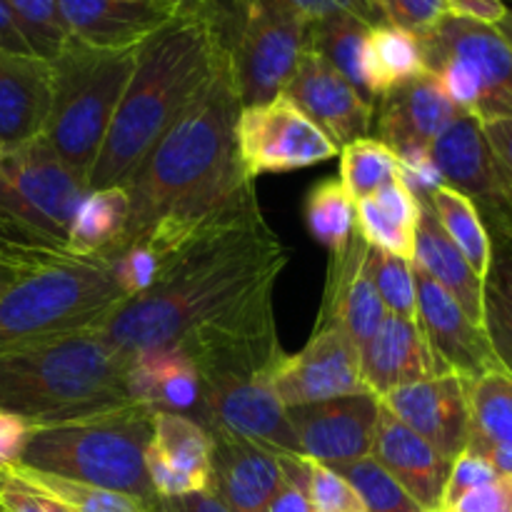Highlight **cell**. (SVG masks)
I'll return each instance as SVG.
<instances>
[{"label": "cell", "mask_w": 512, "mask_h": 512, "mask_svg": "<svg viewBox=\"0 0 512 512\" xmlns=\"http://www.w3.org/2000/svg\"><path fill=\"white\" fill-rule=\"evenodd\" d=\"M460 115L458 105L450 103L433 73L390 88L378 98L375 118L378 135L398 155L410 150H430L440 133Z\"/></svg>", "instance_id": "cell-22"}, {"label": "cell", "mask_w": 512, "mask_h": 512, "mask_svg": "<svg viewBox=\"0 0 512 512\" xmlns=\"http://www.w3.org/2000/svg\"><path fill=\"white\" fill-rule=\"evenodd\" d=\"M510 235H512V233H510Z\"/></svg>", "instance_id": "cell-60"}, {"label": "cell", "mask_w": 512, "mask_h": 512, "mask_svg": "<svg viewBox=\"0 0 512 512\" xmlns=\"http://www.w3.org/2000/svg\"><path fill=\"white\" fill-rule=\"evenodd\" d=\"M283 95L298 105L338 148L358 138H368L373 128L375 103H370L323 55L310 48L300 58Z\"/></svg>", "instance_id": "cell-14"}, {"label": "cell", "mask_w": 512, "mask_h": 512, "mask_svg": "<svg viewBox=\"0 0 512 512\" xmlns=\"http://www.w3.org/2000/svg\"><path fill=\"white\" fill-rule=\"evenodd\" d=\"M155 512H233L223 500L210 490H198V493L175 495V498H155Z\"/></svg>", "instance_id": "cell-50"}, {"label": "cell", "mask_w": 512, "mask_h": 512, "mask_svg": "<svg viewBox=\"0 0 512 512\" xmlns=\"http://www.w3.org/2000/svg\"><path fill=\"white\" fill-rule=\"evenodd\" d=\"M498 478V473L493 470V465L483 458V455L473 453V450H465L450 465L448 483L443 490V505L440 508H453L460 498H465L473 490L483 488L490 480Z\"/></svg>", "instance_id": "cell-44"}, {"label": "cell", "mask_w": 512, "mask_h": 512, "mask_svg": "<svg viewBox=\"0 0 512 512\" xmlns=\"http://www.w3.org/2000/svg\"><path fill=\"white\" fill-rule=\"evenodd\" d=\"M485 140L493 150L495 165H498L500 180L505 185V193L512 205V118H490L480 120Z\"/></svg>", "instance_id": "cell-48"}, {"label": "cell", "mask_w": 512, "mask_h": 512, "mask_svg": "<svg viewBox=\"0 0 512 512\" xmlns=\"http://www.w3.org/2000/svg\"><path fill=\"white\" fill-rule=\"evenodd\" d=\"M430 160L443 185L473 200L490 235L512 233V205L475 115L460 110L458 118L430 145Z\"/></svg>", "instance_id": "cell-11"}, {"label": "cell", "mask_w": 512, "mask_h": 512, "mask_svg": "<svg viewBox=\"0 0 512 512\" xmlns=\"http://www.w3.org/2000/svg\"><path fill=\"white\" fill-rule=\"evenodd\" d=\"M370 278L385 305V313L395 318L418 320V290H415L413 260L370 248Z\"/></svg>", "instance_id": "cell-38"}, {"label": "cell", "mask_w": 512, "mask_h": 512, "mask_svg": "<svg viewBox=\"0 0 512 512\" xmlns=\"http://www.w3.org/2000/svg\"><path fill=\"white\" fill-rule=\"evenodd\" d=\"M210 433L190 415L155 410L153 438L145 450V470L155 498L208 490Z\"/></svg>", "instance_id": "cell-19"}, {"label": "cell", "mask_w": 512, "mask_h": 512, "mask_svg": "<svg viewBox=\"0 0 512 512\" xmlns=\"http://www.w3.org/2000/svg\"><path fill=\"white\" fill-rule=\"evenodd\" d=\"M30 423L13 413L0 410V470L20 463L25 443H28Z\"/></svg>", "instance_id": "cell-49"}, {"label": "cell", "mask_w": 512, "mask_h": 512, "mask_svg": "<svg viewBox=\"0 0 512 512\" xmlns=\"http://www.w3.org/2000/svg\"><path fill=\"white\" fill-rule=\"evenodd\" d=\"M203 428H220L278 453L300 455L288 408L270 385V375H198Z\"/></svg>", "instance_id": "cell-10"}, {"label": "cell", "mask_w": 512, "mask_h": 512, "mask_svg": "<svg viewBox=\"0 0 512 512\" xmlns=\"http://www.w3.org/2000/svg\"><path fill=\"white\" fill-rule=\"evenodd\" d=\"M108 258L113 263L115 280H118L120 290L128 295V300L145 293L158 278L160 260L145 245H128L118 253H110Z\"/></svg>", "instance_id": "cell-42"}, {"label": "cell", "mask_w": 512, "mask_h": 512, "mask_svg": "<svg viewBox=\"0 0 512 512\" xmlns=\"http://www.w3.org/2000/svg\"><path fill=\"white\" fill-rule=\"evenodd\" d=\"M240 108L225 58L123 185L130 218L110 253L145 245L163 265L205 228L258 200L255 178L245 173L235 148Z\"/></svg>", "instance_id": "cell-1"}, {"label": "cell", "mask_w": 512, "mask_h": 512, "mask_svg": "<svg viewBox=\"0 0 512 512\" xmlns=\"http://www.w3.org/2000/svg\"><path fill=\"white\" fill-rule=\"evenodd\" d=\"M370 455L403 485L423 512H435L443 505V490L453 463L385 408H380Z\"/></svg>", "instance_id": "cell-25"}, {"label": "cell", "mask_w": 512, "mask_h": 512, "mask_svg": "<svg viewBox=\"0 0 512 512\" xmlns=\"http://www.w3.org/2000/svg\"><path fill=\"white\" fill-rule=\"evenodd\" d=\"M275 3L303 18L305 23H315V20H323L335 13H350L370 25L383 23L370 0H275Z\"/></svg>", "instance_id": "cell-46"}, {"label": "cell", "mask_w": 512, "mask_h": 512, "mask_svg": "<svg viewBox=\"0 0 512 512\" xmlns=\"http://www.w3.org/2000/svg\"><path fill=\"white\" fill-rule=\"evenodd\" d=\"M473 453L483 455L498 475H510L512 478V445H493V448L473 450Z\"/></svg>", "instance_id": "cell-53"}, {"label": "cell", "mask_w": 512, "mask_h": 512, "mask_svg": "<svg viewBox=\"0 0 512 512\" xmlns=\"http://www.w3.org/2000/svg\"><path fill=\"white\" fill-rule=\"evenodd\" d=\"M153 415L148 405L128 403L83 418L30 425L18 465L153 503L155 493L145 470Z\"/></svg>", "instance_id": "cell-5"}, {"label": "cell", "mask_w": 512, "mask_h": 512, "mask_svg": "<svg viewBox=\"0 0 512 512\" xmlns=\"http://www.w3.org/2000/svg\"><path fill=\"white\" fill-rule=\"evenodd\" d=\"M235 148L250 178L310 168L328 163L340 153L338 145L285 95L240 108Z\"/></svg>", "instance_id": "cell-9"}, {"label": "cell", "mask_w": 512, "mask_h": 512, "mask_svg": "<svg viewBox=\"0 0 512 512\" xmlns=\"http://www.w3.org/2000/svg\"><path fill=\"white\" fill-rule=\"evenodd\" d=\"M428 73L420 40L408 30L378 23L368 33V78L370 95L378 103L390 88Z\"/></svg>", "instance_id": "cell-32"}, {"label": "cell", "mask_w": 512, "mask_h": 512, "mask_svg": "<svg viewBox=\"0 0 512 512\" xmlns=\"http://www.w3.org/2000/svg\"><path fill=\"white\" fill-rule=\"evenodd\" d=\"M450 8H453V15L478 20L485 25H498L508 13L503 0H450Z\"/></svg>", "instance_id": "cell-51"}, {"label": "cell", "mask_w": 512, "mask_h": 512, "mask_svg": "<svg viewBox=\"0 0 512 512\" xmlns=\"http://www.w3.org/2000/svg\"><path fill=\"white\" fill-rule=\"evenodd\" d=\"M383 408L453 463L470 440L468 380L448 373L390 390Z\"/></svg>", "instance_id": "cell-16"}, {"label": "cell", "mask_w": 512, "mask_h": 512, "mask_svg": "<svg viewBox=\"0 0 512 512\" xmlns=\"http://www.w3.org/2000/svg\"><path fill=\"white\" fill-rule=\"evenodd\" d=\"M288 253L260 203L218 220L170 255L145 293L90 325L125 355L170 348L260 288L278 283Z\"/></svg>", "instance_id": "cell-2"}, {"label": "cell", "mask_w": 512, "mask_h": 512, "mask_svg": "<svg viewBox=\"0 0 512 512\" xmlns=\"http://www.w3.org/2000/svg\"><path fill=\"white\" fill-rule=\"evenodd\" d=\"M0 512H3V508H0Z\"/></svg>", "instance_id": "cell-59"}, {"label": "cell", "mask_w": 512, "mask_h": 512, "mask_svg": "<svg viewBox=\"0 0 512 512\" xmlns=\"http://www.w3.org/2000/svg\"><path fill=\"white\" fill-rule=\"evenodd\" d=\"M70 38L103 50L138 48L178 8L170 0H58Z\"/></svg>", "instance_id": "cell-21"}, {"label": "cell", "mask_w": 512, "mask_h": 512, "mask_svg": "<svg viewBox=\"0 0 512 512\" xmlns=\"http://www.w3.org/2000/svg\"><path fill=\"white\" fill-rule=\"evenodd\" d=\"M0 48L10 50V53L33 55L28 40H25L23 33H20L18 23H15L13 13H10V8L5 0H0Z\"/></svg>", "instance_id": "cell-52"}, {"label": "cell", "mask_w": 512, "mask_h": 512, "mask_svg": "<svg viewBox=\"0 0 512 512\" xmlns=\"http://www.w3.org/2000/svg\"><path fill=\"white\" fill-rule=\"evenodd\" d=\"M395 178H400V158L380 138L368 135L340 148V183L355 203Z\"/></svg>", "instance_id": "cell-35"}, {"label": "cell", "mask_w": 512, "mask_h": 512, "mask_svg": "<svg viewBox=\"0 0 512 512\" xmlns=\"http://www.w3.org/2000/svg\"><path fill=\"white\" fill-rule=\"evenodd\" d=\"M225 63L203 15H175L138 48V60L113 115L88 190L125 185L165 130Z\"/></svg>", "instance_id": "cell-3"}, {"label": "cell", "mask_w": 512, "mask_h": 512, "mask_svg": "<svg viewBox=\"0 0 512 512\" xmlns=\"http://www.w3.org/2000/svg\"><path fill=\"white\" fill-rule=\"evenodd\" d=\"M470 440L465 450L512 445V375L495 368L468 380Z\"/></svg>", "instance_id": "cell-31"}, {"label": "cell", "mask_w": 512, "mask_h": 512, "mask_svg": "<svg viewBox=\"0 0 512 512\" xmlns=\"http://www.w3.org/2000/svg\"><path fill=\"white\" fill-rule=\"evenodd\" d=\"M373 25L355 18L350 13H335L323 20L310 23L308 48L323 55L343 78H348L370 103H375L370 95L368 78V33Z\"/></svg>", "instance_id": "cell-29"}, {"label": "cell", "mask_w": 512, "mask_h": 512, "mask_svg": "<svg viewBox=\"0 0 512 512\" xmlns=\"http://www.w3.org/2000/svg\"><path fill=\"white\" fill-rule=\"evenodd\" d=\"M360 373L365 388L375 398H383L390 390L448 375L450 370L433 353L418 320L388 315L360 350Z\"/></svg>", "instance_id": "cell-24"}, {"label": "cell", "mask_w": 512, "mask_h": 512, "mask_svg": "<svg viewBox=\"0 0 512 512\" xmlns=\"http://www.w3.org/2000/svg\"><path fill=\"white\" fill-rule=\"evenodd\" d=\"M18 278H20V275L15 273L13 268H8V265H5V263H0V293H3V290L8 288V285L13 283V280H18Z\"/></svg>", "instance_id": "cell-55"}, {"label": "cell", "mask_w": 512, "mask_h": 512, "mask_svg": "<svg viewBox=\"0 0 512 512\" xmlns=\"http://www.w3.org/2000/svg\"><path fill=\"white\" fill-rule=\"evenodd\" d=\"M53 103V65L38 55L0 48V150L43 138Z\"/></svg>", "instance_id": "cell-23"}, {"label": "cell", "mask_w": 512, "mask_h": 512, "mask_svg": "<svg viewBox=\"0 0 512 512\" xmlns=\"http://www.w3.org/2000/svg\"><path fill=\"white\" fill-rule=\"evenodd\" d=\"M128 390L135 403L153 410L188 415L200 413V378L188 355L178 348H155L130 355Z\"/></svg>", "instance_id": "cell-26"}, {"label": "cell", "mask_w": 512, "mask_h": 512, "mask_svg": "<svg viewBox=\"0 0 512 512\" xmlns=\"http://www.w3.org/2000/svg\"><path fill=\"white\" fill-rule=\"evenodd\" d=\"M210 433V493L233 512H265L283 483V453L220 428Z\"/></svg>", "instance_id": "cell-18"}, {"label": "cell", "mask_w": 512, "mask_h": 512, "mask_svg": "<svg viewBox=\"0 0 512 512\" xmlns=\"http://www.w3.org/2000/svg\"><path fill=\"white\" fill-rule=\"evenodd\" d=\"M10 468L23 475L25 480H30L33 485L43 488L45 493L55 495L60 503L68 505L73 512H155L153 503H145V500L133 498V495L118 493V490L75 483V480L38 473V470H30L18 463L10 465Z\"/></svg>", "instance_id": "cell-36"}, {"label": "cell", "mask_w": 512, "mask_h": 512, "mask_svg": "<svg viewBox=\"0 0 512 512\" xmlns=\"http://www.w3.org/2000/svg\"><path fill=\"white\" fill-rule=\"evenodd\" d=\"M283 483L265 512H313L308 498V475L303 455L283 453Z\"/></svg>", "instance_id": "cell-45"}, {"label": "cell", "mask_w": 512, "mask_h": 512, "mask_svg": "<svg viewBox=\"0 0 512 512\" xmlns=\"http://www.w3.org/2000/svg\"><path fill=\"white\" fill-rule=\"evenodd\" d=\"M128 218L130 198L123 185L88 190L73 215L65 248L80 258L110 253L123 240Z\"/></svg>", "instance_id": "cell-28"}, {"label": "cell", "mask_w": 512, "mask_h": 512, "mask_svg": "<svg viewBox=\"0 0 512 512\" xmlns=\"http://www.w3.org/2000/svg\"><path fill=\"white\" fill-rule=\"evenodd\" d=\"M125 300L108 255H68L30 270L0 293V350L103 323Z\"/></svg>", "instance_id": "cell-7"}, {"label": "cell", "mask_w": 512, "mask_h": 512, "mask_svg": "<svg viewBox=\"0 0 512 512\" xmlns=\"http://www.w3.org/2000/svg\"><path fill=\"white\" fill-rule=\"evenodd\" d=\"M420 205H423V213H420L413 263L425 275H430L450 298H455V303L468 313V318L475 325L485 328L483 280L475 275L463 253L455 248L453 240L440 228L428 200L420 198Z\"/></svg>", "instance_id": "cell-27"}, {"label": "cell", "mask_w": 512, "mask_h": 512, "mask_svg": "<svg viewBox=\"0 0 512 512\" xmlns=\"http://www.w3.org/2000/svg\"><path fill=\"white\" fill-rule=\"evenodd\" d=\"M128 365L95 328L10 345L0 350V410L43 425L123 408L135 403Z\"/></svg>", "instance_id": "cell-4"}, {"label": "cell", "mask_w": 512, "mask_h": 512, "mask_svg": "<svg viewBox=\"0 0 512 512\" xmlns=\"http://www.w3.org/2000/svg\"><path fill=\"white\" fill-rule=\"evenodd\" d=\"M493 240V260L483 283L485 333L500 365L512 375V240Z\"/></svg>", "instance_id": "cell-33"}, {"label": "cell", "mask_w": 512, "mask_h": 512, "mask_svg": "<svg viewBox=\"0 0 512 512\" xmlns=\"http://www.w3.org/2000/svg\"><path fill=\"white\" fill-rule=\"evenodd\" d=\"M0 508L3 512H73L13 468L0 470Z\"/></svg>", "instance_id": "cell-43"}, {"label": "cell", "mask_w": 512, "mask_h": 512, "mask_svg": "<svg viewBox=\"0 0 512 512\" xmlns=\"http://www.w3.org/2000/svg\"><path fill=\"white\" fill-rule=\"evenodd\" d=\"M305 475H308V498L313 512H365L358 493L330 465L305 458Z\"/></svg>", "instance_id": "cell-41"}, {"label": "cell", "mask_w": 512, "mask_h": 512, "mask_svg": "<svg viewBox=\"0 0 512 512\" xmlns=\"http://www.w3.org/2000/svg\"><path fill=\"white\" fill-rule=\"evenodd\" d=\"M333 470H338L348 480L350 488L358 493L365 512H423V508L405 493L403 485L373 455L335 465Z\"/></svg>", "instance_id": "cell-37"}, {"label": "cell", "mask_w": 512, "mask_h": 512, "mask_svg": "<svg viewBox=\"0 0 512 512\" xmlns=\"http://www.w3.org/2000/svg\"><path fill=\"white\" fill-rule=\"evenodd\" d=\"M413 273L418 290V323L440 363L465 380H475L490 370L503 368L485 328L475 325L455 298H450L415 263Z\"/></svg>", "instance_id": "cell-17"}, {"label": "cell", "mask_w": 512, "mask_h": 512, "mask_svg": "<svg viewBox=\"0 0 512 512\" xmlns=\"http://www.w3.org/2000/svg\"><path fill=\"white\" fill-rule=\"evenodd\" d=\"M380 408V398L373 393L288 408L290 423L298 435L300 455L330 468L365 458L373 453Z\"/></svg>", "instance_id": "cell-15"}, {"label": "cell", "mask_w": 512, "mask_h": 512, "mask_svg": "<svg viewBox=\"0 0 512 512\" xmlns=\"http://www.w3.org/2000/svg\"><path fill=\"white\" fill-rule=\"evenodd\" d=\"M270 385L285 408L370 393L360 373V350L335 325L315 328L300 353L280 355Z\"/></svg>", "instance_id": "cell-12"}, {"label": "cell", "mask_w": 512, "mask_h": 512, "mask_svg": "<svg viewBox=\"0 0 512 512\" xmlns=\"http://www.w3.org/2000/svg\"><path fill=\"white\" fill-rule=\"evenodd\" d=\"M370 245L353 235L348 250L340 255H330L328 283H325L323 305L315 328L335 325L343 330L358 350L365 348L370 338L380 330L388 318L385 305L375 290L368 265Z\"/></svg>", "instance_id": "cell-20"}, {"label": "cell", "mask_w": 512, "mask_h": 512, "mask_svg": "<svg viewBox=\"0 0 512 512\" xmlns=\"http://www.w3.org/2000/svg\"><path fill=\"white\" fill-rule=\"evenodd\" d=\"M380 20L408 30L415 38L433 33L448 15H453L450 0H370Z\"/></svg>", "instance_id": "cell-40"}, {"label": "cell", "mask_w": 512, "mask_h": 512, "mask_svg": "<svg viewBox=\"0 0 512 512\" xmlns=\"http://www.w3.org/2000/svg\"><path fill=\"white\" fill-rule=\"evenodd\" d=\"M435 512H458V510H453V508H438Z\"/></svg>", "instance_id": "cell-57"}, {"label": "cell", "mask_w": 512, "mask_h": 512, "mask_svg": "<svg viewBox=\"0 0 512 512\" xmlns=\"http://www.w3.org/2000/svg\"><path fill=\"white\" fill-rule=\"evenodd\" d=\"M33 55L53 60L70 40L58 0H5Z\"/></svg>", "instance_id": "cell-39"}, {"label": "cell", "mask_w": 512, "mask_h": 512, "mask_svg": "<svg viewBox=\"0 0 512 512\" xmlns=\"http://www.w3.org/2000/svg\"><path fill=\"white\" fill-rule=\"evenodd\" d=\"M305 223L310 235L330 250V255H340L348 250L355 230V200L340 183V178H325L313 185L305 198Z\"/></svg>", "instance_id": "cell-34"}, {"label": "cell", "mask_w": 512, "mask_h": 512, "mask_svg": "<svg viewBox=\"0 0 512 512\" xmlns=\"http://www.w3.org/2000/svg\"><path fill=\"white\" fill-rule=\"evenodd\" d=\"M420 198L428 200L440 228L453 240L455 248L463 253L475 275L485 283L490 260H493V240H490L488 225L483 223V215L475 208L473 200L465 198L458 190L448 188V185H438Z\"/></svg>", "instance_id": "cell-30"}, {"label": "cell", "mask_w": 512, "mask_h": 512, "mask_svg": "<svg viewBox=\"0 0 512 512\" xmlns=\"http://www.w3.org/2000/svg\"><path fill=\"white\" fill-rule=\"evenodd\" d=\"M138 48L103 50L70 38L50 60L53 103L43 138L85 185L130 83Z\"/></svg>", "instance_id": "cell-6"}, {"label": "cell", "mask_w": 512, "mask_h": 512, "mask_svg": "<svg viewBox=\"0 0 512 512\" xmlns=\"http://www.w3.org/2000/svg\"><path fill=\"white\" fill-rule=\"evenodd\" d=\"M458 512H512V478L498 475L483 488L473 490L453 505Z\"/></svg>", "instance_id": "cell-47"}, {"label": "cell", "mask_w": 512, "mask_h": 512, "mask_svg": "<svg viewBox=\"0 0 512 512\" xmlns=\"http://www.w3.org/2000/svg\"><path fill=\"white\" fill-rule=\"evenodd\" d=\"M418 40L425 63L438 55H455L470 65L480 88L475 118H512V45L495 25L448 15L433 33Z\"/></svg>", "instance_id": "cell-13"}, {"label": "cell", "mask_w": 512, "mask_h": 512, "mask_svg": "<svg viewBox=\"0 0 512 512\" xmlns=\"http://www.w3.org/2000/svg\"><path fill=\"white\" fill-rule=\"evenodd\" d=\"M495 28H498V33L503 35V38L512 45V10H508V13L503 15V20H500V23L495 25Z\"/></svg>", "instance_id": "cell-56"}, {"label": "cell", "mask_w": 512, "mask_h": 512, "mask_svg": "<svg viewBox=\"0 0 512 512\" xmlns=\"http://www.w3.org/2000/svg\"><path fill=\"white\" fill-rule=\"evenodd\" d=\"M0 155H3V150H0Z\"/></svg>", "instance_id": "cell-58"}, {"label": "cell", "mask_w": 512, "mask_h": 512, "mask_svg": "<svg viewBox=\"0 0 512 512\" xmlns=\"http://www.w3.org/2000/svg\"><path fill=\"white\" fill-rule=\"evenodd\" d=\"M178 8L180 15H200L203 10V0H170Z\"/></svg>", "instance_id": "cell-54"}, {"label": "cell", "mask_w": 512, "mask_h": 512, "mask_svg": "<svg viewBox=\"0 0 512 512\" xmlns=\"http://www.w3.org/2000/svg\"><path fill=\"white\" fill-rule=\"evenodd\" d=\"M275 285L260 288L180 340L198 375H270L285 353L273 310Z\"/></svg>", "instance_id": "cell-8"}]
</instances>
